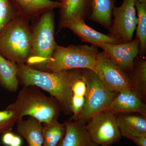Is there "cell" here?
Listing matches in <instances>:
<instances>
[{
    "instance_id": "cell-1",
    "label": "cell",
    "mask_w": 146,
    "mask_h": 146,
    "mask_svg": "<svg viewBox=\"0 0 146 146\" xmlns=\"http://www.w3.org/2000/svg\"><path fill=\"white\" fill-rule=\"evenodd\" d=\"M17 66L19 84L36 86L44 90L59 102L64 114L72 113V86L83 74L84 69L51 73L36 70L25 63H17Z\"/></svg>"
},
{
    "instance_id": "cell-2",
    "label": "cell",
    "mask_w": 146,
    "mask_h": 146,
    "mask_svg": "<svg viewBox=\"0 0 146 146\" xmlns=\"http://www.w3.org/2000/svg\"><path fill=\"white\" fill-rule=\"evenodd\" d=\"M6 110L16 112L17 123L24 116L29 115L42 123H48L58 119L62 108L53 97L45 95L40 88L35 86H23L15 101Z\"/></svg>"
},
{
    "instance_id": "cell-3",
    "label": "cell",
    "mask_w": 146,
    "mask_h": 146,
    "mask_svg": "<svg viewBox=\"0 0 146 146\" xmlns=\"http://www.w3.org/2000/svg\"><path fill=\"white\" fill-rule=\"evenodd\" d=\"M100 52L98 47L92 45L64 47L57 44L50 57L40 70L51 73L75 69L94 71Z\"/></svg>"
},
{
    "instance_id": "cell-4",
    "label": "cell",
    "mask_w": 146,
    "mask_h": 146,
    "mask_svg": "<svg viewBox=\"0 0 146 146\" xmlns=\"http://www.w3.org/2000/svg\"><path fill=\"white\" fill-rule=\"evenodd\" d=\"M29 22L20 16L0 33V54L3 57L17 63L26 64L32 54Z\"/></svg>"
},
{
    "instance_id": "cell-5",
    "label": "cell",
    "mask_w": 146,
    "mask_h": 146,
    "mask_svg": "<svg viewBox=\"0 0 146 146\" xmlns=\"http://www.w3.org/2000/svg\"><path fill=\"white\" fill-rule=\"evenodd\" d=\"M54 16L53 10H48L32 21V54L26 64L39 70L50 57L57 44Z\"/></svg>"
},
{
    "instance_id": "cell-6",
    "label": "cell",
    "mask_w": 146,
    "mask_h": 146,
    "mask_svg": "<svg viewBox=\"0 0 146 146\" xmlns=\"http://www.w3.org/2000/svg\"><path fill=\"white\" fill-rule=\"evenodd\" d=\"M84 73L87 87L84 96L85 102L75 120H80L86 123L97 114L108 110L117 93L106 89L94 71L85 69Z\"/></svg>"
},
{
    "instance_id": "cell-7",
    "label": "cell",
    "mask_w": 146,
    "mask_h": 146,
    "mask_svg": "<svg viewBox=\"0 0 146 146\" xmlns=\"http://www.w3.org/2000/svg\"><path fill=\"white\" fill-rule=\"evenodd\" d=\"M117 115L110 110H106L88 121L86 128L95 144L99 146H110L119 141L121 136Z\"/></svg>"
},
{
    "instance_id": "cell-8",
    "label": "cell",
    "mask_w": 146,
    "mask_h": 146,
    "mask_svg": "<svg viewBox=\"0 0 146 146\" xmlns=\"http://www.w3.org/2000/svg\"><path fill=\"white\" fill-rule=\"evenodd\" d=\"M135 1L136 0H123L122 4L120 6H115L112 11L114 19L108 35L118 39L121 43L133 40L138 21Z\"/></svg>"
},
{
    "instance_id": "cell-9",
    "label": "cell",
    "mask_w": 146,
    "mask_h": 146,
    "mask_svg": "<svg viewBox=\"0 0 146 146\" xmlns=\"http://www.w3.org/2000/svg\"><path fill=\"white\" fill-rule=\"evenodd\" d=\"M94 72L105 88L110 92L117 93L132 88L129 76L104 51L100 52Z\"/></svg>"
},
{
    "instance_id": "cell-10",
    "label": "cell",
    "mask_w": 146,
    "mask_h": 146,
    "mask_svg": "<svg viewBox=\"0 0 146 146\" xmlns=\"http://www.w3.org/2000/svg\"><path fill=\"white\" fill-rule=\"evenodd\" d=\"M139 40L136 37L131 42L126 43H103L99 48L125 72L133 69L135 59L139 55Z\"/></svg>"
},
{
    "instance_id": "cell-11",
    "label": "cell",
    "mask_w": 146,
    "mask_h": 146,
    "mask_svg": "<svg viewBox=\"0 0 146 146\" xmlns=\"http://www.w3.org/2000/svg\"><path fill=\"white\" fill-rule=\"evenodd\" d=\"M108 110L117 115L133 112L146 116V105L132 88H127L117 93Z\"/></svg>"
},
{
    "instance_id": "cell-12",
    "label": "cell",
    "mask_w": 146,
    "mask_h": 146,
    "mask_svg": "<svg viewBox=\"0 0 146 146\" xmlns=\"http://www.w3.org/2000/svg\"><path fill=\"white\" fill-rule=\"evenodd\" d=\"M62 28L70 29L81 39L82 42L90 43L99 47L103 43L119 44L117 39L108 35L102 33L89 26L84 21L80 19H72L65 22Z\"/></svg>"
},
{
    "instance_id": "cell-13",
    "label": "cell",
    "mask_w": 146,
    "mask_h": 146,
    "mask_svg": "<svg viewBox=\"0 0 146 146\" xmlns=\"http://www.w3.org/2000/svg\"><path fill=\"white\" fill-rule=\"evenodd\" d=\"M64 124L65 135L57 146H99L91 140L84 122L69 120Z\"/></svg>"
},
{
    "instance_id": "cell-14",
    "label": "cell",
    "mask_w": 146,
    "mask_h": 146,
    "mask_svg": "<svg viewBox=\"0 0 146 146\" xmlns=\"http://www.w3.org/2000/svg\"><path fill=\"white\" fill-rule=\"evenodd\" d=\"M92 0H61L58 32L65 22L72 19L84 21L91 12Z\"/></svg>"
},
{
    "instance_id": "cell-15",
    "label": "cell",
    "mask_w": 146,
    "mask_h": 146,
    "mask_svg": "<svg viewBox=\"0 0 146 146\" xmlns=\"http://www.w3.org/2000/svg\"><path fill=\"white\" fill-rule=\"evenodd\" d=\"M20 15L30 22L36 19L44 12L59 8L60 3L51 0H11Z\"/></svg>"
},
{
    "instance_id": "cell-16",
    "label": "cell",
    "mask_w": 146,
    "mask_h": 146,
    "mask_svg": "<svg viewBox=\"0 0 146 146\" xmlns=\"http://www.w3.org/2000/svg\"><path fill=\"white\" fill-rule=\"evenodd\" d=\"M121 136L130 139L135 136H146V118L142 115L121 114L117 115Z\"/></svg>"
},
{
    "instance_id": "cell-17",
    "label": "cell",
    "mask_w": 146,
    "mask_h": 146,
    "mask_svg": "<svg viewBox=\"0 0 146 146\" xmlns=\"http://www.w3.org/2000/svg\"><path fill=\"white\" fill-rule=\"evenodd\" d=\"M17 123V133L26 140L27 146H42V122L35 118L29 116L27 120L22 119Z\"/></svg>"
},
{
    "instance_id": "cell-18",
    "label": "cell",
    "mask_w": 146,
    "mask_h": 146,
    "mask_svg": "<svg viewBox=\"0 0 146 146\" xmlns=\"http://www.w3.org/2000/svg\"><path fill=\"white\" fill-rule=\"evenodd\" d=\"M116 0H92L89 20L109 30L112 24V11Z\"/></svg>"
},
{
    "instance_id": "cell-19",
    "label": "cell",
    "mask_w": 146,
    "mask_h": 146,
    "mask_svg": "<svg viewBox=\"0 0 146 146\" xmlns=\"http://www.w3.org/2000/svg\"><path fill=\"white\" fill-rule=\"evenodd\" d=\"M17 74V63L0 54V85L9 92H16L19 86Z\"/></svg>"
},
{
    "instance_id": "cell-20",
    "label": "cell",
    "mask_w": 146,
    "mask_h": 146,
    "mask_svg": "<svg viewBox=\"0 0 146 146\" xmlns=\"http://www.w3.org/2000/svg\"><path fill=\"white\" fill-rule=\"evenodd\" d=\"M138 57L134 61L132 75L129 77L132 89L141 98L145 99L146 95V61L140 56Z\"/></svg>"
},
{
    "instance_id": "cell-21",
    "label": "cell",
    "mask_w": 146,
    "mask_h": 146,
    "mask_svg": "<svg viewBox=\"0 0 146 146\" xmlns=\"http://www.w3.org/2000/svg\"><path fill=\"white\" fill-rule=\"evenodd\" d=\"M65 132V124L59 123L58 119H54L50 122L43 123L42 146H57L63 139Z\"/></svg>"
},
{
    "instance_id": "cell-22",
    "label": "cell",
    "mask_w": 146,
    "mask_h": 146,
    "mask_svg": "<svg viewBox=\"0 0 146 146\" xmlns=\"http://www.w3.org/2000/svg\"><path fill=\"white\" fill-rule=\"evenodd\" d=\"M135 6L138 16L136 37L140 42L139 56H142L146 52V3L136 0Z\"/></svg>"
},
{
    "instance_id": "cell-23",
    "label": "cell",
    "mask_w": 146,
    "mask_h": 146,
    "mask_svg": "<svg viewBox=\"0 0 146 146\" xmlns=\"http://www.w3.org/2000/svg\"><path fill=\"white\" fill-rule=\"evenodd\" d=\"M20 16L11 0H0V33L11 21Z\"/></svg>"
},
{
    "instance_id": "cell-24",
    "label": "cell",
    "mask_w": 146,
    "mask_h": 146,
    "mask_svg": "<svg viewBox=\"0 0 146 146\" xmlns=\"http://www.w3.org/2000/svg\"><path fill=\"white\" fill-rule=\"evenodd\" d=\"M18 117L16 112L11 110H0V135L11 131L17 123Z\"/></svg>"
},
{
    "instance_id": "cell-25",
    "label": "cell",
    "mask_w": 146,
    "mask_h": 146,
    "mask_svg": "<svg viewBox=\"0 0 146 146\" xmlns=\"http://www.w3.org/2000/svg\"><path fill=\"white\" fill-rule=\"evenodd\" d=\"M84 71L85 69L83 74L73 83L72 87L73 95H76L79 96H85L87 87L86 77Z\"/></svg>"
},
{
    "instance_id": "cell-26",
    "label": "cell",
    "mask_w": 146,
    "mask_h": 146,
    "mask_svg": "<svg viewBox=\"0 0 146 146\" xmlns=\"http://www.w3.org/2000/svg\"><path fill=\"white\" fill-rule=\"evenodd\" d=\"M85 102L84 97L73 95L71 100V111L73 115L70 120H75L81 111Z\"/></svg>"
},
{
    "instance_id": "cell-27",
    "label": "cell",
    "mask_w": 146,
    "mask_h": 146,
    "mask_svg": "<svg viewBox=\"0 0 146 146\" xmlns=\"http://www.w3.org/2000/svg\"><path fill=\"white\" fill-rule=\"evenodd\" d=\"M14 135L15 134L10 131L3 133L2 138L3 144L5 145L9 146Z\"/></svg>"
},
{
    "instance_id": "cell-28",
    "label": "cell",
    "mask_w": 146,
    "mask_h": 146,
    "mask_svg": "<svg viewBox=\"0 0 146 146\" xmlns=\"http://www.w3.org/2000/svg\"><path fill=\"white\" fill-rule=\"evenodd\" d=\"M130 140L138 146H146V136H135Z\"/></svg>"
},
{
    "instance_id": "cell-29",
    "label": "cell",
    "mask_w": 146,
    "mask_h": 146,
    "mask_svg": "<svg viewBox=\"0 0 146 146\" xmlns=\"http://www.w3.org/2000/svg\"><path fill=\"white\" fill-rule=\"evenodd\" d=\"M22 144L23 141L22 138L20 136L15 134L9 146H21Z\"/></svg>"
},
{
    "instance_id": "cell-30",
    "label": "cell",
    "mask_w": 146,
    "mask_h": 146,
    "mask_svg": "<svg viewBox=\"0 0 146 146\" xmlns=\"http://www.w3.org/2000/svg\"><path fill=\"white\" fill-rule=\"evenodd\" d=\"M140 3H146V0H138Z\"/></svg>"
},
{
    "instance_id": "cell-31",
    "label": "cell",
    "mask_w": 146,
    "mask_h": 146,
    "mask_svg": "<svg viewBox=\"0 0 146 146\" xmlns=\"http://www.w3.org/2000/svg\"><path fill=\"white\" fill-rule=\"evenodd\" d=\"M61 0H58V1H59V2H60V1H61Z\"/></svg>"
}]
</instances>
